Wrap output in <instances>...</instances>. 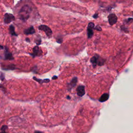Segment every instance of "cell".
I'll use <instances>...</instances> for the list:
<instances>
[{
    "label": "cell",
    "instance_id": "6da1fadb",
    "mask_svg": "<svg viewBox=\"0 0 133 133\" xmlns=\"http://www.w3.org/2000/svg\"><path fill=\"white\" fill-rule=\"evenodd\" d=\"M31 12H32V8L30 6L26 5L23 6L19 12V15L20 19L26 21L29 18Z\"/></svg>",
    "mask_w": 133,
    "mask_h": 133
},
{
    "label": "cell",
    "instance_id": "7a4b0ae2",
    "mask_svg": "<svg viewBox=\"0 0 133 133\" xmlns=\"http://www.w3.org/2000/svg\"><path fill=\"white\" fill-rule=\"evenodd\" d=\"M91 62L93 65V67L95 68L97 65L98 66H103L104 64V60L101 58L98 55L93 56L91 59Z\"/></svg>",
    "mask_w": 133,
    "mask_h": 133
},
{
    "label": "cell",
    "instance_id": "3957f363",
    "mask_svg": "<svg viewBox=\"0 0 133 133\" xmlns=\"http://www.w3.org/2000/svg\"><path fill=\"white\" fill-rule=\"evenodd\" d=\"M39 29L44 31L48 37H50L52 36L53 32L52 30L50 29V28L48 26H46V25H41V26L39 27Z\"/></svg>",
    "mask_w": 133,
    "mask_h": 133
},
{
    "label": "cell",
    "instance_id": "277c9868",
    "mask_svg": "<svg viewBox=\"0 0 133 133\" xmlns=\"http://www.w3.org/2000/svg\"><path fill=\"white\" fill-rule=\"evenodd\" d=\"M95 24L93 23H90L88 24L87 27V36L88 39H91V38L93 36L94 34L93 29L95 28Z\"/></svg>",
    "mask_w": 133,
    "mask_h": 133
},
{
    "label": "cell",
    "instance_id": "5b68a950",
    "mask_svg": "<svg viewBox=\"0 0 133 133\" xmlns=\"http://www.w3.org/2000/svg\"><path fill=\"white\" fill-rule=\"evenodd\" d=\"M15 20V18L13 15L11 14L6 13L4 15V22L5 24H9L12 21H14Z\"/></svg>",
    "mask_w": 133,
    "mask_h": 133
},
{
    "label": "cell",
    "instance_id": "8992f818",
    "mask_svg": "<svg viewBox=\"0 0 133 133\" xmlns=\"http://www.w3.org/2000/svg\"><path fill=\"white\" fill-rule=\"evenodd\" d=\"M108 20L110 25H113L116 23L117 21H118V17L115 14H111L109 15Z\"/></svg>",
    "mask_w": 133,
    "mask_h": 133
},
{
    "label": "cell",
    "instance_id": "52a82bcc",
    "mask_svg": "<svg viewBox=\"0 0 133 133\" xmlns=\"http://www.w3.org/2000/svg\"><path fill=\"white\" fill-rule=\"evenodd\" d=\"M42 50H41L39 48V47L38 46H35L33 49V54H30L31 55L33 56V57H34L36 56H40L42 54Z\"/></svg>",
    "mask_w": 133,
    "mask_h": 133
},
{
    "label": "cell",
    "instance_id": "ba28073f",
    "mask_svg": "<svg viewBox=\"0 0 133 133\" xmlns=\"http://www.w3.org/2000/svg\"><path fill=\"white\" fill-rule=\"evenodd\" d=\"M4 55H5V60H13L14 59V58L12 57V53L9 52V50L7 47H6L5 48Z\"/></svg>",
    "mask_w": 133,
    "mask_h": 133
},
{
    "label": "cell",
    "instance_id": "9c48e42d",
    "mask_svg": "<svg viewBox=\"0 0 133 133\" xmlns=\"http://www.w3.org/2000/svg\"><path fill=\"white\" fill-rule=\"evenodd\" d=\"M77 93L79 96H83L85 94V87L84 86L80 85L77 88Z\"/></svg>",
    "mask_w": 133,
    "mask_h": 133
},
{
    "label": "cell",
    "instance_id": "30bf717a",
    "mask_svg": "<svg viewBox=\"0 0 133 133\" xmlns=\"http://www.w3.org/2000/svg\"><path fill=\"white\" fill-rule=\"evenodd\" d=\"M35 32H36V31H35L33 27L32 26L24 30V33L26 35L33 34Z\"/></svg>",
    "mask_w": 133,
    "mask_h": 133
},
{
    "label": "cell",
    "instance_id": "8fae6325",
    "mask_svg": "<svg viewBox=\"0 0 133 133\" xmlns=\"http://www.w3.org/2000/svg\"><path fill=\"white\" fill-rule=\"evenodd\" d=\"M9 32H10L11 34L12 35V36H17V34L15 33V27H14V26H12V25H11L10 27H9Z\"/></svg>",
    "mask_w": 133,
    "mask_h": 133
},
{
    "label": "cell",
    "instance_id": "7c38bea8",
    "mask_svg": "<svg viewBox=\"0 0 133 133\" xmlns=\"http://www.w3.org/2000/svg\"><path fill=\"white\" fill-rule=\"evenodd\" d=\"M109 98V95L108 94H104L103 96H101V98H100V101L101 102H104V101H106Z\"/></svg>",
    "mask_w": 133,
    "mask_h": 133
},
{
    "label": "cell",
    "instance_id": "4fadbf2b",
    "mask_svg": "<svg viewBox=\"0 0 133 133\" xmlns=\"http://www.w3.org/2000/svg\"><path fill=\"white\" fill-rule=\"evenodd\" d=\"M77 81H78V79L77 78H74L72 80V81L71 82L70 84V86L71 87L74 86L76 83H77Z\"/></svg>",
    "mask_w": 133,
    "mask_h": 133
},
{
    "label": "cell",
    "instance_id": "5bb4252c",
    "mask_svg": "<svg viewBox=\"0 0 133 133\" xmlns=\"http://www.w3.org/2000/svg\"><path fill=\"white\" fill-rule=\"evenodd\" d=\"M57 43H62V38H59V37H57Z\"/></svg>",
    "mask_w": 133,
    "mask_h": 133
},
{
    "label": "cell",
    "instance_id": "9a60e30c",
    "mask_svg": "<svg viewBox=\"0 0 133 133\" xmlns=\"http://www.w3.org/2000/svg\"><path fill=\"white\" fill-rule=\"evenodd\" d=\"M94 29H95L96 30H98V31H101L102 30V29H101V28L100 27H99V26H97L95 28H94Z\"/></svg>",
    "mask_w": 133,
    "mask_h": 133
},
{
    "label": "cell",
    "instance_id": "2e32d148",
    "mask_svg": "<svg viewBox=\"0 0 133 133\" xmlns=\"http://www.w3.org/2000/svg\"><path fill=\"white\" fill-rule=\"evenodd\" d=\"M36 43L37 45H40V44H41V39H39V40H36Z\"/></svg>",
    "mask_w": 133,
    "mask_h": 133
},
{
    "label": "cell",
    "instance_id": "e0dca14e",
    "mask_svg": "<svg viewBox=\"0 0 133 133\" xmlns=\"http://www.w3.org/2000/svg\"><path fill=\"white\" fill-rule=\"evenodd\" d=\"M93 17L94 18H98V14H95L94 16H93Z\"/></svg>",
    "mask_w": 133,
    "mask_h": 133
},
{
    "label": "cell",
    "instance_id": "ac0fdd59",
    "mask_svg": "<svg viewBox=\"0 0 133 133\" xmlns=\"http://www.w3.org/2000/svg\"><path fill=\"white\" fill-rule=\"evenodd\" d=\"M26 41H27V42H30V39H29V38H26Z\"/></svg>",
    "mask_w": 133,
    "mask_h": 133
},
{
    "label": "cell",
    "instance_id": "d6986e66",
    "mask_svg": "<svg viewBox=\"0 0 133 133\" xmlns=\"http://www.w3.org/2000/svg\"><path fill=\"white\" fill-rule=\"evenodd\" d=\"M57 78V77H54L53 78V79H56Z\"/></svg>",
    "mask_w": 133,
    "mask_h": 133
},
{
    "label": "cell",
    "instance_id": "ffe728a7",
    "mask_svg": "<svg viewBox=\"0 0 133 133\" xmlns=\"http://www.w3.org/2000/svg\"><path fill=\"white\" fill-rule=\"evenodd\" d=\"M36 133H41V132H36Z\"/></svg>",
    "mask_w": 133,
    "mask_h": 133
}]
</instances>
